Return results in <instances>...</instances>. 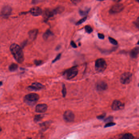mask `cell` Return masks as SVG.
I'll use <instances>...</instances> for the list:
<instances>
[{"label":"cell","mask_w":139,"mask_h":139,"mask_svg":"<svg viewBox=\"0 0 139 139\" xmlns=\"http://www.w3.org/2000/svg\"><path fill=\"white\" fill-rule=\"evenodd\" d=\"M121 0H114V1H116V2H119Z\"/></svg>","instance_id":"cell-38"},{"label":"cell","mask_w":139,"mask_h":139,"mask_svg":"<svg viewBox=\"0 0 139 139\" xmlns=\"http://www.w3.org/2000/svg\"><path fill=\"white\" fill-rule=\"evenodd\" d=\"M48 107L46 104H42L37 105L35 107V111L38 113H44L47 110Z\"/></svg>","instance_id":"cell-12"},{"label":"cell","mask_w":139,"mask_h":139,"mask_svg":"<svg viewBox=\"0 0 139 139\" xmlns=\"http://www.w3.org/2000/svg\"><path fill=\"white\" fill-rule=\"evenodd\" d=\"M30 13L33 16H37L42 15L43 11L41 8L38 7H34L31 8Z\"/></svg>","instance_id":"cell-9"},{"label":"cell","mask_w":139,"mask_h":139,"mask_svg":"<svg viewBox=\"0 0 139 139\" xmlns=\"http://www.w3.org/2000/svg\"><path fill=\"white\" fill-rule=\"evenodd\" d=\"M74 114L71 111H67L64 113V119L67 122H72L74 120Z\"/></svg>","instance_id":"cell-7"},{"label":"cell","mask_w":139,"mask_h":139,"mask_svg":"<svg viewBox=\"0 0 139 139\" xmlns=\"http://www.w3.org/2000/svg\"><path fill=\"white\" fill-rule=\"evenodd\" d=\"M18 68V65L15 63H12L9 66V70L11 71H15Z\"/></svg>","instance_id":"cell-19"},{"label":"cell","mask_w":139,"mask_h":139,"mask_svg":"<svg viewBox=\"0 0 139 139\" xmlns=\"http://www.w3.org/2000/svg\"><path fill=\"white\" fill-rule=\"evenodd\" d=\"M135 24L136 25V26L137 27V28H138L139 29V22L137 21L135 23Z\"/></svg>","instance_id":"cell-36"},{"label":"cell","mask_w":139,"mask_h":139,"mask_svg":"<svg viewBox=\"0 0 139 139\" xmlns=\"http://www.w3.org/2000/svg\"><path fill=\"white\" fill-rule=\"evenodd\" d=\"M85 29L86 30V32L88 33H91L93 31V29L89 25H86L85 27Z\"/></svg>","instance_id":"cell-22"},{"label":"cell","mask_w":139,"mask_h":139,"mask_svg":"<svg viewBox=\"0 0 139 139\" xmlns=\"http://www.w3.org/2000/svg\"><path fill=\"white\" fill-rule=\"evenodd\" d=\"M42 14L43 15L44 18L46 20L48 19H50V18L52 17V16H53L54 15H55L53 11L51 10L48 9H45L42 13Z\"/></svg>","instance_id":"cell-13"},{"label":"cell","mask_w":139,"mask_h":139,"mask_svg":"<svg viewBox=\"0 0 139 139\" xmlns=\"http://www.w3.org/2000/svg\"><path fill=\"white\" fill-rule=\"evenodd\" d=\"M124 105L120 101L115 100L113 102L112 105V109L113 110L117 111L121 110L124 108Z\"/></svg>","instance_id":"cell-8"},{"label":"cell","mask_w":139,"mask_h":139,"mask_svg":"<svg viewBox=\"0 0 139 139\" xmlns=\"http://www.w3.org/2000/svg\"><path fill=\"white\" fill-rule=\"evenodd\" d=\"M26 43H27V41H25L23 43V44L22 45V47H24V46L26 45Z\"/></svg>","instance_id":"cell-37"},{"label":"cell","mask_w":139,"mask_h":139,"mask_svg":"<svg viewBox=\"0 0 139 139\" xmlns=\"http://www.w3.org/2000/svg\"><path fill=\"white\" fill-rule=\"evenodd\" d=\"M139 53V47H135L130 52V56L133 58H135L138 57Z\"/></svg>","instance_id":"cell-16"},{"label":"cell","mask_w":139,"mask_h":139,"mask_svg":"<svg viewBox=\"0 0 139 139\" xmlns=\"http://www.w3.org/2000/svg\"><path fill=\"white\" fill-rule=\"evenodd\" d=\"M90 9H86L85 10H80L79 11V13L81 16H84L88 14V13L90 11Z\"/></svg>","instance_id":"cell-20"},{"label":"cell","mask_w":139,"mask_h":139,"mask_svg":"<svg viewBox=\"0 0 139 139\" xmlns=\"http://www.w3.org/2000/svg\"><path fill=\"white\" fill-rule=\"evenodd\" d=\"M2 82H0V86H2Z\"/></svg>","instance_id":"cell-39"},{"label":"cell","mask_w":139,"mask_h":139,"mask_svg":"<svg viewBox=\"0 0 139 139\" xmlns=\"http://www.w3.org/2000/svg\"><path fill=\"white\" fill-rule=\"evenodd\" d=\"M78 70L75 67H72L69 70H66L64 73V76L68 80L72 79L77 75Z\"/></svg>","instance_id":"cell-4"},{"label":"cell","mask_w":139,"mask_h":139,"mask_svg":"<svg viewBox=\"0 0 139 139\" xmlns=\"http://www.w3.org/2000/svg\"><path fill=\"white\" fill-rule=\"evenodd\" d=\"M62 94L64 97H65V96L66 95V88L65 86V85L64 84H63V86H62Z\"/></svg>","instance_id":"cell-26"},{"label":"cell","mask_w":139,"mask_h":139,"mask_svg":"<svg viewBox=\"0 0 139 139\" xmlns=\"http://www.w3.org/2000/svg\"><path fill=\"white\" fill-rule=\"evenodd\" d=\"M87 19V16H86V17L83 18L81 19H80V20L78 21L77 22H76V25H79L81 24L82 23H83L84 22H85V21H86Z\"/></svg>","instance_id":"cell-23"},{"label":"cell","mask_w":139,"mask_h":139,"mask_svg":"<svg viewBox=\"0 0 139 139\" xmlns=\"http://www.w3.org/2000/svg\"><path fill=\"white\" fill-rule=\"evenodd\" d=\"M38 33V29H34L33 30H30L28 33L29 38L31 40H34L36 39Z\"/></svg>","instance_id":"cell-15"},{"label":"cell","mask_w":139,"mask_h":139,"mask_svg":"<svg viewBox=\"0 0 139 139\" xmlns=\"http://www.w3.org/2000/svg\"><path fill=\"white\" fill-rule=\"evenodd\" d=\"M81 0H70V1L74 4H77L79 3L81 1Z\"/></svg>","instance_id":"cell-33"},{"label":"cell","mask_w":139,"mask_h":139,"mask_svg":"<svg viewBox=\"0 0 139 139\" xmlns=\"http://www.w3.org/2000/svg\"><path fill=\"white\" fill-rule=\"evenodd\" d=\"M109 40L112 44L114 45H117V42L116 40L115 39L112 38V37H109Z\"/></svg>","instance_id":"cell-25"},{"label":"cell","mask_w":139,"mask_h":139,"mask_svg":"<svg viewBox=\"0 0 139 139\" xmlns=\"http://www.w3.org/2000/svg\"><path fill=\"white\" fill-rule=\"evenodd\" d=\"M39 99V95L35 93H29L25 95L24 101L28 105H32L35 103Z\"/></svg>","instance_id":"cell-3"},{"label":"cell","mask_w":139,"mask_h":139,"mask_svg":"<svg viewBox=\"0 0 139 139\" xmlns=\"http://www.w3.org/2000/svg\"><path fill=\"white\" fill-rule=\"evenodd\" d=\"M137 44H138V45H139V41H138V43H137Z\"/></svg>","instance_id":"cell-44"},{"label":"cell","mask_w":139,"mask_h":139,"mask_svg":"<svg viewBox=\"0 0 139 139\" xmlns=\"http://www.w3.org/2000/svg\"><path fill=\"white\" fill-rule=\"evenodd\" d=\"M116 125L115 123H113V122H109V123H107V124L105 125V128L109 127H110V126H113Z\"/></svg>","instance_id":"cell-28"},{"label":"cell","mask_w":139,"mask_h":139,"mask_svg":"<svg viewBox=\"0 0 139 139\" xmlns=\"http://www.w3.org/2000/svg\"><path fill=\"white\" fill-rule=\"evenodd\" d=\"M61 56V54H58V55L57 56V57H55V58L52 61V63H54V62H55L56 61H57L58 60H59Z\"/></svg>","instance_id":"cell-29"},{"label":"cell","mask_w":139,"mask_h":139,"mask_svg":"<svg viewBox=\"0 0 139 139\" xmlns=\"http://www.w3.org/2000/svg\"><path fill=\"white\" fill-rule=\"evenodd\" d=\"M44 87V86L43 84L40 83L35 82L32 83V85L28 87V88L32 91H37V90L41 89Z\"/></svg>","instance_id":"cell-10"},{"label":"cell","mask_w":139,"mask_h":139,"mask_svg":"<svg viewBox=\"0 0 139 139\" xmlns=\"http://www.w3.org/2000/svg\"><path fill=\"white\" fill-rule=\"evenodd\" d=\"M107 67V64L106 61L103 59H98L95 62V70L98 72H102L104 71L106 69Z\"/></svg>","instance_id":"cell-2"},{"label":"cell","mask_w":139,"mask_h":139,"mask_svg":"<svg viewBox=\"0 0 139 139\" xmlns=\"http://www.w3.org/2000/svg\"><path fill=\"white\" fill-rule=\"evenodd\" d=\"M53 36V33L50 30H47L43 35V38L45 40H48L49 38Z\"/></svg>","instance_id":"cell-17"},{"label":"cell","mask_w":139,"mask_h":139,"mask_svg":"<svg viewBox=\"0 0 139 139\" xmlns=\"http://www.w3.org/2000/svg\"><path fill=\"white\" fill-rule=\"evenodd\" d=\"M70 45L71 46H72V47H73V48H76L77 47V46H76V44H75V43H74V41H72L71 42Z\"/></svg>","instance_id":"cell-34"},{"label":"cell","mask_w":139,"mask_h":139,"mask_svg":"<svg viewBox=\"0 0 139 139\" xmlns=\"http://www.w3.org/2000/svg\"><path fill=\"white\" fill-rule=\"evenodd\" d=\"M98 0V1H103V0Z\"/></svg>","instance_id":"cell-43"},{"label":"cell","mask_w":139,"mask_h":139,"mask_svg":"<svg viewBox=\"0 0 139 139\" xmlns=\"http://www.w3.org/2000/svg\"><path fill=\"white\" fill-rule=\"evenodd\" d=\"M98 36L99 39H104L105 38V36L102 33H98Z\"/></svg>","instance_id":"cell-32"},{"label":"cell","mask_w":139,"mask_h":139,"mask_svg":"<svg viewBox=\"0 0 139 139\" xmlns=\"http://www.w3.org/2000/svg\"><path fill=\"white\" fill-rule=\"evenodd\" d=\"M105 116V114H103V115H100L97 116V118L98 119H103L104 118Z\"/></svg>","instance_id":"cell-35"},{"label":"cell","mask_w":139,"mask_h":139,"mask_svg":"<svg viewBox=\"0 0 139 139\" xmlns=\"http://www.w3.org/2000/svg\"><path fill=\"white\" fill-rule=\"evenodd\" d=\"M132 79V74L130 72H125L121 75L120 81L124 84H128L131 82Z\"/></svg>","instance_id":"cell-5"},{"label":"cell","mask_w":139,"mask_h":139,"mask_svg":"<svg viewBox=\"0 0 139 139\" xmlns=\"http://www.w3.org/2000/svg\"><path fill=\"white\" fill-rule=\"evenodd\" d=\"M45 0H32V3L33 4H36L40 2H43Z\"/></svg>","instance_id":"cell-27"},{"label":"cell","mask_w":139,"mask_h":139,"mask_svg":"<svg viewBox=\"0 0 139 139\" xmlns=\"http://www.w3.org/2000/svg\"><path fill=\"white\" fill-rule=\"evenodd\" d=\"M136 0L139 3V0Z\"/></svg>","instance_id":"cell-42"},{"label":"cell","mask_w":139,"mask_h":139,"mask_svg":"<svg viewBox=\"0 0 139 139\" xmlns=\"http://www.w3.org/2000/svg\"><path fill=\"white\" fill-rule=\"evenodd\" d=\"M137 21H139V17L138 18V19H137Z\"/></svg>","instance_id":"cell-41"},{"label":"cell","mask_w":139,"mask_h":139,"mask_svg":"<svg viewBox=\"0 0 139 139\" xmlns=\"http://www.w3.org/2000/svg\"><path fill=\"white\" fill-rule=\"evenodd\" d=\"M96 88L99 91L106 90L108 88V85L106 83L103 81H100L97 83L96 85Z\"/></svg>","instance_id":"cell-14"},{"label":"cell","mask_w":139,"mask_h":139,"mask_svg":"<svg viewBox=\"0 0 139 139\" xmlns=\"http://www.w3.org/2000/svg\"><path fill=\"white\" fill-rule=\"evenodd\" d=\"M10 50L14 58L19 63H22L24 60V56L22 48L16 43L11 45Z\"/></svg>","instance_id":"cell-1"},{"label":"cell","mask_w":139,"mask_h":139,"mask_svg":"<svg viewBox=\"0 0 139 139\" xmlns=\"http://www.w3.org/2000/svg\"><path fill=\"white\" fill-rule=\"evenodd\" d=\"M124 9V6L122 4H117L113 5L110 10L111 14H115L121 12Z\"/></svg>","instance_id":"cell-6"},{"label":"cell","mask_w":139,"mask_h":139,"mask_svg":"<svg viewBox=\"0 0 139 139\" xmlns=\"http://www.w3.org/2000/svg\"><path fill=\"white\" fill-rule=\"evenodd\" d=\"M65 8L63 6H58L56 8H55V9H53L54 13L55 14H59L63 12L64 11Z\"/></svg>","instance_id":"cell-18"},{"label":"cell","mask_w":139,"mask_h":139,"mask_svg":"<svg viewBox=\"0 0 139 139\" xmlns=\"http://www.w3.org/2000/svg\"><path fill=\"white\" fill-rule=\"evenodd\" d=\"M138 86H139V84H138Z\"/></svg>","instance_id":"cell-45"},{"label":"cell","mask_w":139,"mask_h":139,"mask_svg":"<svg viewBox=\"0 0 139 139\" xmlns=\"http://www.w3.org/2000/svg\"><path fill=\"white\" fill-rule=\"evenodd\" d=\"M122 138L123 139H131L134 138V136L131 133H126L122 136Z\"/></svg>","instance_id":"cell-21"},{"label":"cell","mask_w":139,"mask_h":139,"mask_svg":"<svg viewBox=\"0 0 139 139\" xmlns=\"http://www.w3.org/2000/svg\"><path fill=\"white\" fill-rule=\"evenodd\" d=\"M44 117L43 115H37L35 116L34 121L35 122H38L39 121L41 120Z\"/></svg>","instance_id":"cell-24"},{"label":"cell","mask_w":139,"mask_h":139,"mask_svg":"<svg viewBox=\"0 0 139 139\" xmlns=\"http://www.w3.org/2000/svg\"><path fill=\"white\" fill-rule=\"evenodd\" d=\"M113 117L112 116H110L109 117H107V118L105 119V122H111L113 120Z\"/></svg>","instance_id":"cell-30"},{"label":"cell","mask_w":139,"mask_h":139,"mask_svg":"<svg viewBox=\"0 0 139 139\" xmlns=\"http://www.w3.org/2000/svg\"><path fill=\"white\" fill-rule=\"evenodd\" d=\"M2 131V129H1V128L0 127V132Z\"/></svg>","instance_id":"cell-40"},{"label":"cell","mask_w":139,"mask_h":139,"mask_svg":"<svg viewBox=\"0 0 139 139\" xmlns=\"http://www.w3.org/2000/svg\"><path fill=\"white\" fill-rule=\"evenodd\" d=\"M12 12V8L10 6L7 5L2 8L1 11V14L3 16L7 17L10 15Z\"/></svg>","instance_id":"cell-11"},{"label":"cell","mask_w":139,"mask_h":139,"mask_svg":"<svg viewBox=\"0 0 139 139\" xmlns=\"http://www.w3.org/2000/svg\"><path fill=\"white\" fill-rule=\"evenodd\" d=\"M34 63L36 65L38 66L42 64V60H35L34 61Z\"/></svg>","instance_id":"cell-31"}]
</instances>
